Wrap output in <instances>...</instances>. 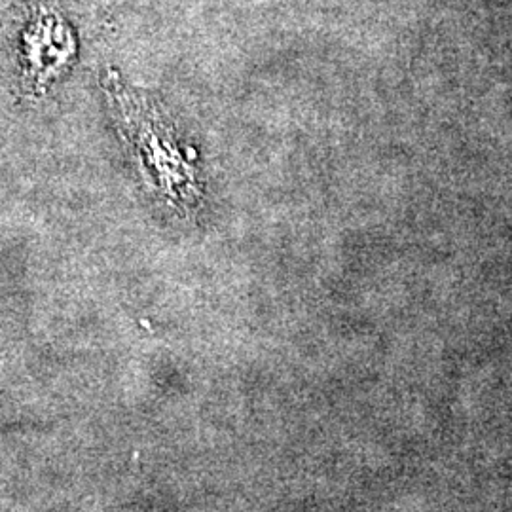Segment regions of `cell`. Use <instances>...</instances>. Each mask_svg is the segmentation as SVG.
<instances>
[{"instance_id":"2","label":"cell","mask_w":512,"mask_h":512,"mask_svg":"<svg viewBox=\"0 0 512 512\" xmlns=\"http://www.w3.org/2000/svg\"><path fill=\"white\" fill-rule=\"evenodd\" d=\"M14 48L19 88L35 99L50 92L73 61L71 31L48 6H38L19 25Z\"/></svg>"},{"instance_id":"1","label":"cell","mask_w":512,"mask_h":512,"mask_svg":"<svg viewBox=\"0 0 512 512\" xmlns=\"http://www.w3.org/2000/svg\"><path fill=\"white\" fill-rule=\"evenodd\" d=\"M105 88L118 112L129 154L150 192L173 215L194 217L203 202L198 173L190 150L177 137L171 120L145 93L118 82L116 74H110Z\"/></svg>"}]
</instances>
